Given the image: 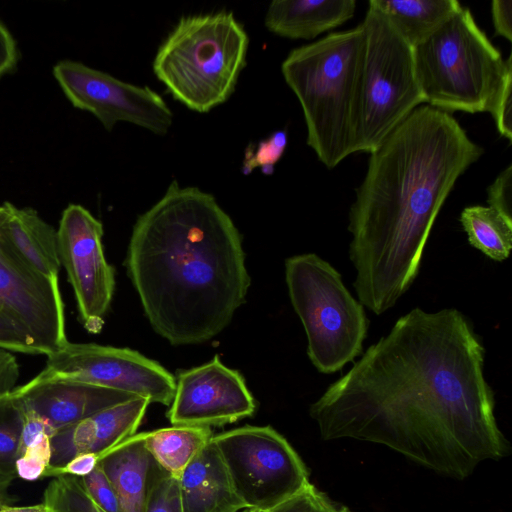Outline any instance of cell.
I'll return each instance as SVG.
<instances>
[{
	"label": "cell",
	"mask_w": 512,
	"mask_h": 512,
	"mask_svg": "<svg viewBox=\"0 0 512 512\" xmlns=\"http://www.w3.org/2000/svg\"><path fill=\"white\" fill-rule=\"evenodd\" d=\"M99 457L95 453H81L70 459L62 466H49L42 478L72 475L84 477L90 474L97 466Z\"/></svg>",
	"instance_id": "34"
},
{
	"label": "cell",
	"mask_w": 512,
	"mask_h": 512,
	"mask_svg": "<svg viewBox=\"0 0 512 512\" xmlns=\"http://www.w3.org/2000/svg\"><path fill=\"white\" fill-rule=\"evenodd\" d=\"M0 312L46 356L67 344L58 283L27 266L0 236Z\"/></svg>",
	"instance_id": "13"
},
{
	"label": "cell",
	"mask_w": 512,
	"mask_h": 512,
	"mask_svg": "<svg viewBox=\"0 0 512 512\" xmlns=\"http://www.w3.org/2000/svg\"><path fill=\"white\" fill-rule=\"evenodd\" d=\"M18 58L16 41L0 20V79L15 69Z\"/></svg>",
	"instance_id": "35"
},
{
	"label": "cell",
	"mask_w": 512,
	"mask_h": 512,
	"mask_svg": "<svg viewBox=\"0 0 512 512\" xmlns=\"http://www.w3.org/2000/svg\"><path fill=\"white\" fill-rule=\"evenodd\" d=\"M287 143L286 131L279 130L258 143L249 145L245 150L242 173L248 175L259 168L265 175L273 174L275 165L285 153Z\"/></svg>",
	"instance_id": "26"
},
{
	"label": "cell",
	"mask_w": 512,
	"mask_h": 512,
	"mask_svg": "<svg viewBox=\"0 0 512 512\" xmlns=\"http://www.w3.org/2000/svg\"><path fill=\"white\" fill-rule=\"evenodd\" d=\"M355 0H274L264 24L275 35L311 40L353 17Z\"/></svg>",
	"instance_id": "18"
},
{
	"label": "cell",
	"mask_w": 512,
	"mask_h": 512,
	"mask_svg": "<svg viewBox=\"0 0 512 512\" xmlns=\"http://www.w3.org/2000/svg\"><path fill=\"white\" fill-rule=\"evenodd\" d=\"M364 42L360 23L291 50L281 65L303 111L307 144L329 169L355 153Z\"/></svg>",
	"instance_id": "4"
},
{
	"label": "cell",
	"mask_w": 512,
	"mask_h": 512,
	"mask_svg": "<svg viewBox=\"0 0 512 512\" xmlns=\"http://www.w3.org/2000/svg\"><path fill=\"white\" fill-rule=\"evenodd\" d=\"M483 149L448 112L418 106L370 154L349 212L359 302L392 308L418 276L435 219Z\"/></svg>",
	"instance_id": "2"
},
{
	"label": "cell",
	"mask_w": 512,
	"mask_h": 512,
	"mask_svg": "<svg viewBox=\"0 0 512 512\" xmlns=\"http://www.w3.org/2000/svg\"><path fill=\"white\" fill-rule=\"evenodd\" d=\"M489 113L501 136L512 141V65L494 97Z\"/></svg>",
	"instance_id": "30"
},
{
	"label": "cell",
	"mask_w": 512,
	"mask_h": 512,
	"mask_svg": "<svg viewBox=\"0 0 512 512\" xmlns=\"http://www.w3.org/2000/svg\"><path fill=\"white\" fill-rule=\"evenodd\" d=\"M125 265L152 328L172 345L223 331L250 286L230 216L213 195L176 180L138 217Z\"/></svg>",
	"instance_id": "3"
},
{
	"label": "cell",
	"mask_w": 512,
	"mask_h": 512,
	"mask_svg": "<svg viewBox=\"0 0 512 512\" xmlns=\"http://www.w3.org/2000/svg\"><path fill=\"white\" fill-rule=\"evenodd\" d=\"M249 36L227 10L183 16L159 46L152 68L174 99L207 113L233 94Z\"/></svg>",
	"instance_id": "5"
},
{
	"label": "cell",
	"mask_w": 512,
	"mask_h": 512,
	"mask_svg": "<svg viewBox=\"0 0 512 512\" xmlns=\"http://www.w3.org/2000/svg\"><path fill=\"white\" fill-rule=\"evenodd\" d=\"M16 475H1L0 474V510L12 506L15 502V497L10 492L12 482Z\"/></svg>",
	"instance_id": "38"
},
{
	"label": "cell",
	"mask_w": 512,
	"mask_h": 512,
	"mask_svg": "<svg viewBox=\"0 0 512 512\" xmlns=\"http://www.w3.org/2000/svg\"><path fill=\"white\" fill-rule=\"evenodd\" d=\"M51 439V436L44 434L24 450L16 460L17 477L26 481L42 478L51 464Z\"/></svg>",
	"instance_id": "27"
},
{
	"label": "cell",
	"mask_w": 512,
	"mask_h": 512,
	"mask_svg": "<svg viewBox=\"0 0 512 512\" xmlns=\"http://www.w3.org/2000/svg\"><path fill=\"white\" fill-rule=\"evenodd\" d=\"M52 72L70 103L93 114L108 131L118 122H128L164 135L172 126L171 109L147 86L124 82L73 60L57 62Z\"/></svg>",
	"instance_id": "11"
},
{
	"label": "cell",
	"mask_w": 512,
	"mask_h": 512,
	"mask_svg": "<svg viewBox=\"0 0 512 512\" xmlns=\"http://www.w3.org/2000/svg\"><path fill=\"white\" fill-rule=\"evenodd\" d=\"M212 442L245 509L268 512L311 484L301 457L271 426L235 428Z\"/></svg>",
	"instance_id": "9"
},
{
	"label": "cell",
	"mask_w": 512,
	"mask_h": 512,
	"mask_svg": "<svg viewBox=\"0 0 512 512\" xmlns=\"http://www.w3.org/2000/svg\"><path fill=\"white\" fill-rule=\"evenodd\" d=\"M10 205L11 203L8 202L0 205V227L6 222L10 215Z\"/></svg>",
	"instance_id": "40"
},
{
	"label": "cell",
	"mask_w": 512,
	"mask_h": 512,
	"mask_svg": "<svg viewBox=\"0 0 512 512\" xmlns=\"http://www.w3.org/2000/svg\"><path fill=\"white\" fill-rule=\"evenodd\" d=\"M169 406L172 425L207 428L250 417L256 409L243 377L217 356L179 374Z\"/></svg>",
	"instance_id": "14"
},
{
	"label": "cell",
	"mask_w": 512,
	"mask_h": 512,
	"mask_svg": "<svg viewBox=\"0 0 512 512\" xmlns=\"http://www.w3.org/2000/svg\"><path fill=\"white\" fill-rule=\"evenodd\" d=\"M0 512H49L44 503L29 506H8L0 510Z\"/></svg>",
	"instance_id": "39"
},
{
	"label": "cell",
	"mask_w": 512,
	"mask_h": 512,
	"mask_svg": "<svg viewBox=\"0 0 512 512\" xmlns=\"http://www.w3.org/2000/svg\"><path fill=\"white\" fill-rule=\"evenodd\" d=\"M143 512H183L179 480L152 459Z\"/></svg>",
	"instance_id": "25"
},
{
	"label": "cell",
	"mask_w": 512,
	"mask_h": 512,
	"mask_svg": "<svg viewBox=\"0 0 512 512\" xmlns=\"http://www.w3.org/2000/svg\"><path fill=\"white\" fill-rule=\"evenodd\" d=\"M149 404L146 398L134 397L57 431L51 439L50 466H62L81 453L99 457L136 433Z\"/></svg>",
	"instance_id": "16"
},
{
	"label": "cell",
	"mask_w": 512,
	"mask_h": 512,
	"mask_svg": "<svg viewBox=\"0 0 512 512\" xmlns=\"http://www.w3.org/2000/svg\"><path fill=\"white\" fill-rule=\"evenodd\" d=\"M412 46L429 38L462 6L456 0H370Z\"/></svg>",
	"instance_id": "21"
},
{
	"label": "cell",
	"mask_w": 512,
	"mask_h": 512,
	"mask_svg": "<svg viewBox=\"0 0 512 512\" xmlns=\"http://www.w3.org/2000/svg\"><path fill=\"white\" fill-rule=\"evenodd\" d=\"M255 512H260V511H255Z\"/></svg>",
	"instance_id": "42"
},
{
	"label": "cell",
	"mask_w": 512,
	"mask_h": 512,
	"mask_svg": "<svg viewBox=\"0 0 512 512\" xmlns=\"http://www.w3.org/2000/svg\"><path fill=\"white\" fill-rule=\"evenodd\" d=\"M343 509L311 483L302 492L268 512H343Z\"/></svg>",
	"instance_id": "28"
},
{
	"label": "cell",
	"mask_w": 512,
	"mask_h": 512,
	"mask_svg": "<svg viewBox=\"0 0 512 512\" xmlns=\"http://www.w3.org/2000/svg\"><path fill=\"white\" fill-rule=\"evenodd\" d=\"M0 348L9 352L38 354L30 339L21 329L0 312Z\"/></svg>",
	"instance_id": "33"
},
{
	"label": "cell",
	"mask_w": 512,
	"mask_h": 512,
	"mask_svg": "<svg viewBox=\"0 0 512 512\" xmlns=\"http://www.w3.org/2000/svg\"><path fill=\"white\" fill-rule=\"evenodd\" d=\"M492 22L495 34L512 41V1L494 0L491 3Z\"/></svg>",
	"instance_id": "36"
},
{
	"label": "cell",
	"mask_w": 512,
	"mask_h": 512,
	"mask_svg": "<svg viewBox=\"0 0 512 512\" xmlns=\"http://www.w3.org/2000/svg\"><path fill=\"white\" fill-rule=\"evenodd\" d=\"M1 238L32 270L58 283L61 267L57 230L32 208L10 205V215L0 227Z\"/></svg>",
	"instance_id": "19"
},
{
	"label": "cell",
	"mask_w": 512,
	"mask_h": 512,
	"mask_svg": "<svg viewBox=\"0 0 512 512\" xmlns=\"http://www.w3.org/2000/svg\"><path fill=\"white\" fill-rule=\"evenodd\" d=\"M343 512H351L346 507H344Z\"/></svg>",
	"instance_id": "41"
},
{
	"label": "cell",
	"mask_w": 512,
	"mask_h": 512,
	"mask_svg": "<svg viewBox=\"0 0 512 512\" xmlns=\"http://www.w3.org/2000/svg\"><path fill=\"white\" fill-rule=\"evenodd\" d=\"M460 222L469 244L494 261H504L512 248V221L489 206L465 207Z\"/></svg>",
	"instance_id": "23"
},
{
	"label": "cell",
	"mask_w": 512,
	"mask_h": 512,
	"mask_svg": "<svg viewBox=\"0 0 512 512\" xmlns=\"http://www.w3.org/2000/svg\"><path fill=\"white\" fill-rule=\"evenodd\" d=\"M135 436L160 468L179 479L213 434L207 427L172 425Z\"/></svg>",
	"instance_id": "22"
},
{
	"label": "cell",
	"mask_w": 512,
	"mask_h": 512,
	"mask_svg": "<svg viewBox=\"0 0 512 512\" xmlns=\"http://www.w3.org/2000/svg\"><path fill=\"white\" fill-rule=\"evenodd\" d=\"M488 206L512 221V166L508 165L487 189Z\"/></svg>",
	"instance_id": "32"
},
{
	"label": "cell",
	"mask_w": 512,
	"mask_h": 512,
	"mask_svg": "<svg viewBox=\"0 0 512 512\" xmlns=\"http://www.w3.org/2000/svg\"><path fill=\"white\" fill-rule=\"evenodd\" d=\"M34 381H76L120 390L169 406L176 380L159 363L128 348L70 343L47 356Z\"/></svg>",
	"instance_id": "10"
},
{
	"label": "cell",
	"mask_w": 512,
	"mask_h": 512,
	"mask_svg": "<svg viewBox=\"0 0 512 512\" xmlns=\"http://www.w3.org/2000/svg\"><path fill=\"white\" fill-rule=\"evenodd\" d=\"M19 376L16 358L0 348V398L11 393Z\"/></svg>",
	"instance_id": "37"
},
{
	"label": "cell",
	"mask_w": 512,
	"mask_h": 512,
	"mask_svg": "<svg viewBox=\"0 0 512 512\" xmlns=\"http://www.w3.org/2000/svg\"><path fill=\"white\" fill-rule=\"evenodd\" d=\"M102 237V223L85 207L70 204L64 209L57 229L59 259L74 290L80 321L92 334L102 330L115 289Z\"/></svg>",
	"instance_id": "12"
},
{
	"label": "cell",
	"mask_w": 512,
	"mask_h": 512,
	"mask_svg": "<svg viewBox=\"0 0 512 512\" xmlns=\"http://www.w3.org/2000/svg\"><path fill=\"white\" fill-rule=\"evenodd\" d=\"M21 432V415L9 394L0 398V474L16 475V460ZM17 476V475H16Z\"/></svg>",
	"instance_id": "24"
},
{
	"label": "cell",
	"mask_w": 512,
	"mask_h": 512,
	"mask_svg": "<svg viewBox=\"0 0 512 512\" xmlns=\"http://www.w3.org/2000/svg\"><path fill=\"white\" fill-rule=\"evenodd\" d=\"M485 349L455 308L401 316L310 406L324 440L384 445L464 480L510 446L484 376Z\"/></svg>",
	"instance_id": "1"
},
{
	"label": "cell",
	"mask_w": 512,
	"mask_h": 512,
	"mask_svg": "<svg viewBox=\"0 0 512 512\" xmlns=\"http://www.w3.org/2000/svg\"><path fill=\"white\" fill-rule=\"evenodd\" d=\"M178 480L183 512L245 510L232 487L212 438L189 463Z\"/></svg>",
	"instance_id": "17"
},
{
	"label": "cell",
	"mask_w": 512,
	"mask_h": 512,
	"mask_svg": "<svg viewBox=\"0 0 512 512\" xmlns=\"http://www.w3.org/2000/svg\"><path fill=\"white\" fill-rule=\"evenodd\" d=\"M413 56L425 104L448 113L489 112L512 65L465 7L413 47Z\"/></svg>",
	"instance_id": "6"
},
{
	"label": "cell",
	"mask_w": 512,
	"mask_h": 512,
	"mask_svg": "<svg viewBox=\"0 0 512 512\" xmlns=\"http://www.w3.org/2000/svg\"><path fill=\"white\" fill-rule=\"evenodd\" d=\"M81 480L89 496L105 512H122L117 494L99 463Z\"/></svg>",
	"instance_id": "29"
},
{
	"label": "cell",
	"mask_w": 512,
	"mask_h": 512,
	"mask_svg": "<svg viewBox=\"0 0 512 512\" xmlns=\"http://www.w3.org/2000/svg\"><path fill=\"white\" fill-rule=\"evenodd\" d=\"M10 395L45 418L57 431L101 410L128 401L130 393L76 381H34L14 388Z\"/></svg>",
	"instance_id": "15"
},
{
	"label": "cell",
	"mask_w": 512,
	"mask_h": 512,
	"mask_svg": "<svg viewBox=\"0 0 512 512\" xmlns=\"http://www.w3.org/2000/svg\"><path fill=\"white\" fill-rule=\"evenodd\" d=\"M355 123V152L371 153L418 106L425 104L413 47L368 2Z\"/></svg>",
	"instance_id": "8"
},
{
	"label": "cell",
	"mask_w": 512,
	"mask_h": 512,
	"mask_svg": "<svg viewBox=\"0 0 512 512\" xmlns=\"http://www.w3.org/2000/svg\"><path fill=\"white\" fill-rule=\"evenodd\" d=\"M17 405L21 415V432L18 447L17 458L24 452V450L32 444L37 438L46 434L53 437L57 430L42 416L37 414L34 410L21 404L16 399Z\"/></svg>",
	"instance_id": "31"
},
{
	"label": "cell",
	"mask_w": 512,
	"mask_h": 512,
	"mask_svg": "<svg viewBox=\"0 0 512 512\" xmlns=\"http://www.w3.org/2000/svg\"><path fill=\"white\" fill-rule=\"evenodd\" d=\"M122 512H143L152 457L134 435L99 455Z\"/></svg>",
	"instance_id": "20"
},
{
	"label": "cell",
	"mask_w": 512,
	"mask_h": 512,
	"mask_svg": "<svg viewBox=\"0 0 512 512\" xmlns=\"http://www.w3.org/2000/svg\"><path fill=\"white\" fill-rule=\"evenodd\" d=\"M285 279L314 367L332 374L353 362L363 351L369 320L341 274L317 254L305 253L286 259Z\"/></svg>",
	"instance_id": "7"
}]
</instances>
